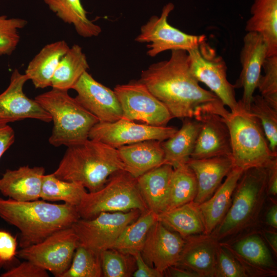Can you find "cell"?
I'll list each match as a JSON object with an SVG mask.
<instances>
[{"mask_svg": "<svg viewBox=\"0 0 277 277\" xmlns=\"http://www.w3.org/2000/svg\"><path fill=\"white\" fill-rule=\"evenodd\" d=\"M123 112L122 118L165 126L173 118L166 107L141 82L117 85L113 90Z\"/></svg>", "mask_w": 277, "mask_h": 277, "instance_id": "cell-12", "label": "cell"}, {"mask_svg": "<svg viewBox=\"0 0 277 277\" xmlns=\"http://www.w3.org/2000/svg\"><path fill=\"white\" fill-rule=\"evenodd\" d=\"M173 167L164 164L136 178L140 192L149 210L160 214L167 210Z\"/></svg>", "mask_w": 277, "mask_h": 277, "instance_id": "cell-24", "label": "cell"}, {"mask_svg": "<svg viewBox=\"0 0 277 277\" xmlns=\"http://www.w3.org/2000/svg\"><path fill=\"white\" fill-rule=\"evenodd\" d=\"M249 111L260 121L271 151L277 154V109L261 95L253 96Z\"/></svg>", "mask_w": 277, "mask_h": 277, "instance_id": "cell-36", "label": "cell"}, {"mask_svg": "<svg viewBox=\"0 0 277 277\" xmlns=\"http://www.w3.org/2000/svg\"><path fill=\"white\" fill-rule=\"evenodd\" d=\"M224 118L230 133L233 167L243 171L267 167L277 157L270 149L259 120L239 101Z\"/></svg>", "mask_w": 277, "mask_h": 277, "instance_id": "cell-6", "label": "cell"}, {"mask_svg": "<svg viewBox=\"0 0 277 277\" xmlns=\"http://www.w3.org/2000/svg\"><path fill=\"white\" fill-rule=\"evenodd\" d=\"M75 98L102 123H111L122 118L121 104L114 90L96 81L85 72L72 88Z\"/></svg>", "mask_w": 277, "mask_h": 277, "instance_id": "cell-18", "label": "cell"}, {"mask_svg": "<svg viewBox=\"0 0 277 277\" xmlns=\"http://www.w3.org/2000/svg\"><path fill=\"white\" fill-rule=\"evenodd\" d=\"M89 66L86 56L78 45L70 47L62 57L51 80V87L61 90L72 89Z\"/></svg>", "mask_w": 277, "mask_h": 277, "instance_id": "cell-31", "label": "cell"}, {"mask_svg": "<svg viewBox=\"0 0 277 277\" xmlns=\"http://www.w3.org/2000/svg\"><path fill=\"white\" fill-rule=\"evenodd\" d=\"M0 217L19 230L21 248L41 242L80 219L76 207L69 204L39 199L19 202L10 198H0Z\"/></svg>", "mask_w": 277, "mask_h": 277, "instance_id": "cell-2", "label": "cell"}, {"mask_svg": "<svg viewBox=\"0 0 277 277\" xmlns=\"http://www.w3.org/2000/svg\"><path fill=\"white\" fill-rule=\"evenodd\" d=\"M186 164L195 174L197 191L193 202L199 205L208 200L233 167L231 156L190 159Z\"/></svg>", "mask_w": 277, "mask_h": 277, "instance_id": "cell-21", "label": "cell"}, {"mask_svg": "<svg viewBox=\"0 0 277 277\" xmlns=\"http://www.w3.org/2000/svg\"><path fill=\"white\" fill-rule=\"evenodd\" d=\"M267 168L268 197L270 200H275L277 196V157L272 160Z\"/></svg>", "mask_w": 277, "mask_h": 277, "instance_id": "cell-44", "label": "cell"}, {"mask_svg": "<svg viewBox=\"0 0 277 277\" xmlns=\"http://www.w3.org/2000/svg\"><path fill=\"white\" fill-rule=\"evenodd\" d=\"M265 222L267 226L273 229H277V204L275 200L267 210L265 218Z\"/></svg>", "mask_w": 277, "mask_h": 277, "instance_id": "cell-47", "label": "cell"}, {"mask_svg": "<svg viewBox=\"0 0 277 277\" xmlns=\"http://www.w3.org/2000/svg\"><path fill=\"white\" fill-rule=\"evenodd\" d=\"M45 169L43 167H20L7 169L0 179V192L19 202L32 201L41 198Z\"/></svg>", "mask_w": 277, "mask_h": 277, "instance_id": "cell-22", "label": "cell"}, {"mask_svg": "<svg viewBox=\"0 0 277 277\" xmlns=\"http://www.w3.org/2000/svg\"><path fill=\"white\" fill-rule=\"evenodd\" d=\"M16 248V239L9 232L0 230V266L14 259Z\"/></svg>", "mask_w": 277, "mask_h": 277, "instance_id": "cell-42", "label": "cell"}, {"mask_svg": "<svg viewBox=\"0 0 277 277\" xmlns=\"http://www.w3.org/2000/svg\"><path fill=\"white\" fill-rule=\"evenodd\" d=\"M267 56V48L262 36L255 32H247L240 53L242 70L233 86L235 89L243 88V96L239 101L247 110L250 109L262 66Z\"/></svg>", "mask_w": 277, "mask_h": 277, "instance_id": "cell-19", "label": "cell"}, {"mask_svg": "<svg viewBox=\"0 0 277 277\" xmlns=\"http://www.w3.org/2000/svg\"><path fill=\"white\" fill-rule=\"evenodd\" d=\"M243 171L233 167L213 195L199 205L205 234H211L225 217L230 206L235 188Z\"/></svg>", "mask_w": 277, "mask_h": 277, "instance_id": "cell-25", "label": "cell"}, {"mask_svg": "<svg viewBox=\"0 0 277 277\" xmlns=\"http://www.w3.org/2000/svg\"><path fill=\"white\" fill-rule=\"evenodd\" d=\"M257 88L261 95L274 109H277V55L266 57Z\"/></svg>", "mask_w": 277, "mask_h": 277, "instance_id": "cell-39", "label": "cell"}, {"mask_svg": "<svg viewBox=\"0 0 277 277\" xmlns=\"http://www.w3.org/2000/svg\"><path fill=\"white\" fill-rule=\"evenodd\" d=\"M138 81L166 107L173 118H193L199 108L220 100L200 86L190 72L185 50H172L169 60L143 70Z\"/></svg>", "mask_w": 277, "mask_h": 277, "instance_id": "cell-1", "label": "cell"}, {"mask_svg": "<svg viewBox=\"0 0 277 277\" xmlns=\"http://www.w3.org/2000/svg\"><path fill=\"white\" fill-rule=\"evenodd\" d=\"M125 170L117 150L88 138L67 147L53 174L57 178L82 185L89 192L102 188L115 172Z\"/></svg>", "mask_w": 277, "mask_h": 277, "instance_id": "cell-4", "label": "cell"}, {"mask_svg": "<svg viewBox=\"0 0 277 277\" xmlns=\"http://www.w3.org/2000/svg\"><path fill=\"white\" fill-rule=\"evenodd\" d=\"M103 276L100 254L79 245L70 267L60 277Z\"/></svg>", "mask_w": 277, "mask_h": 277, "instance_id": "cell-35", "label": "cell"}, {"mask_svg": "<svg viewBox=\"0 0 277 277\" xmlns=\"http://www.w3.org/2000/svg\"><path fill=\"white\" fill-rule=\"evenodd\" d=\"M200 129V123L192 118H184L182 126L170 137L161 142L164 164L173 168L186 163L191 158Z\"/></svg>", "mask_w": 277, "mask_h": 277, "instance_id": "cell-28", "label": "cell"}, {"mask_svg": "<svg viewBox=\"0 0 277 277\" xmlns=\"http://www.w3.org/2000/svg\"><path fill=\"white\" fill-rule=\"evenodd\" d=\"M136 263V269L133 272V277H163L164 275L155 268L148 265L143 259L141 252L133 255Z\"/></svg>", "mask_w": 277, "mask_h": 277, "instance_id": "cell-43", "label": "cell"}, {"mask_svg": "<svg viewBox=\"0 0 277 277\" xmlns=\"http://www.w3.org/2000/svg\"><path fill=\"white\" fill-rule=\"evenodd\" d=\"M267 167L244 170L232 195L225 217L211 233L218 243L230 242L258 230L268 197Z\"/></svg>", "mask_w": 277, "mask_h": 277, "instance_id": "cell-3", "label": "cell"}, {"mask_svg": "<svg viewBox=\"0 0 277 277\" xmlns=\"http://www.w3.org/2000/svg\"><path fill=\"white\" fill-rule=\"evenodd\" d=\"M207 107L200 108L194 115L200 123V129L191 159L231 156L230 133L225 120Z\"/></svg>", "mask_w": 277, "mask_h": 277, "instance_id": "cell-14", "label": "cell"}, {"mask_svg": "<svg viewBox=\"0 0 277 277\" xmlns=\"http://www.w3.org/2000/svg\"><path fill=\"white\" fill-rule=\"evenodd\" d=\"M27 24L23 18L0 16V56L10 55L15 50L20 41L19 31Z\"/></svg>", "mask_w": 277, "mask_h": 277, "instance_id": "cell-38", "label": "cell"}, {"mask_svg": "<svg viewBox=\"0 0 277 277\" xmlns=\"http://www.w3.org/2000/svg\"><path fill=\"white\" fill-rule=\"evenodd\" d=\"M78 245L71 226L53 233L40 243L22 248L17 253L20 258L60 277L70 267Z\"/></svg>", "mask_w": 277, "mask_h": 277, "instance_id": "cell-10", "label": "cell"}, {"mask_svg": "<svg viewBox=\"0 0 277 277\" xmlns=\"http://www.w3.org/2000/svg\"><path fill=\"white\" fill-rule=\"evenodd\" d=\"M177 129L171 126H155L121 118L111 123L98 122L91 129L88 138L115 148L146 140L164 141Z\"/></svg>", "mask_w": 277, "mask_h": 277, "instance_id": "cell-13", "label": "cell"}, {"mask_svg": "<svg viewBox=\"0 0 277 277\" xmlns=\"http://www.w3.org/2000/svg\"><path fill=\"white\" fill-rule=\"evenodd\" d=\"M262 236L265 239L275 256L277 255V233L276 230H273L262 229L261 232Z\"/></svg>", "mask_w": 277, "mask_h": 277, "instance_id": "cell-48", "label": "cell"}, {"mask_svg": "<svg viewBox=\"0 0 277 277\" xmlns=\"http://www.w3.org/2000/svg\"><path fill=\"white\" fill-rule=\"evenodd\" d=\"M28 78L17 69L13 71L10 83L0 94V128L26 118H33L46 123L52 121L49 113L35 100L27 97L23 87Z\"/></svg>", "mask_w": 277, "mask_h": 277, "instance_id": "cell-16", "label": "cell"}, {"mask_svg": "<svg viewBox=\"0 0 277 277\" xmlns=\"http://www.w3.org/2000/svg\"><path fill=\"white\" fill-rule=\"evenodd\" d=\"M157 220L184 239L205 234L199 205L193 201L157 214Z\"/></svg>", "mask_w": 277, "mask_h": 277, "instance_id": "cell-29", "label": "cell"}, {"mask_svg": "<svg viewBox=\"0 0 277 277\" xmlns=\"http://www.w3.org/2000/svg\"><path fill=\"white\" fill-rule=\"evenodd\" d=\"M125 171L137 178L164 164L161 142L150 140L121 146L117 148Z\"/></svg>", "mask_w": 277, "mask_h": 277, "instance_id": "cell-23", "label": "cell"}, {"mask_svg": "<svg viewBox=\"0 0 277 277\" xmlns=\"http://www.w3.org/2000/svg\"><path fill=\"white\" fill-rule=\"evenodd\" d=\"M69 48L64 40L48 44L29 63L25 74L35 88L51 86L57 66Z\"/></svg>", "mask_w": 277, "mask_h": 277, "instance_id": "cell-26", "label": "cell"}, {"mask_svg": "<svg viewBox=\"0 0 277 277\" xmlns=\"http://www.w3.org/2000/svg\"><path fill=\"white\" fill-rule=\"evenodd\" d=\"M191 73L199 82L206 85L230 111L236 109L238 101L235 88L228 80L227 67L207 40L187 52Z\"/></svg>", "mask_w": 277, "mask_h": 277, "instance_id": "cell-8", "label": "cell"}, {"mask_svg": "<svg viewBox=\"0 0 277 277\" xmlns=\"http://www.w3.org/2000/svg\"><path fill=\"white\" fill-rule=\"evenodd\" d=\"M76 209L81 219H90L102 212L149 210L138 190L136 178L125 170L113 174L95 192H86Z\"/></svg>", "mask_w": 277, "mask_h": 277, "instance_id": "cell-7", "label": "cell"}, {"mask_svg": "<svg viewBox=\"0 0 277 277\" xmlns=\"http://www.w3.org/2000/svg\"><path fill=\"white\" fill-rule=\"evenodd\" d=\"M185 240L176 265L195 272L199 277H214L219 243L210 234L193 235Z\"/></svg>", "mask_w": 277, "mask_h": 277, "instance_id": "cell-20", "label": "cell"}, {"mask_svg": "<svg viewBox=\"0 0 277 277\" xmlns=\"http://www.w3.org/2000/svg\"><path fill=\"white\" fill-rule=\"evenodd\" d=\"M48 271L33 262L25 260L1 274V277H48Z\"/></svg>", "mask_w": 277, "mask_h": 277, "instance_id": "cell-41", "label": "cell"}, {"mask_svg": "<svg viewBox=\"0 0 277 277\" xmlns=\"http://www.w3.org/2000/svg\"><path fill=\"white\" fill-rule=\"evenodd\" d=\"M197 191L196 179L188 165L185 163L174 167L170 180L166 210L193 201Z\"/></svg>", "mask_w": 277, "mask_h": 277, "instance_id": "cell-33", "label": "cell"}, {"mask_svg": "<svg viewBox=\"0 0 277 277\" xmlns=\"http://www.w3.org/2000/svg\"><path fill=\"white\" fill-rule=\"evenodd\" d=\"M221 244L231 252L248 276L276 275V264L259 230L249 232L230 242Z\"/></svg>", "mask_w": 277, "mask_h": 277, "instance_id": "cell-15", "label": "cell"}, {"mask_svg": "<svg viewBox=\"0 0 277 277\" xmlns=\"http://www.w3.org/2000/svg\"><path fill=\"white\" fill-rule=\"evenodd\" d=\"M250 12L246 31L262 36L267 46V56L277 55V0H254Z\"/></svg>", "mask_w": 277, "mask_h": 277, "instance_id": "cell-27", "label": "cell"}, {"mask_svg": "<svg viewBox=\"0 0 277 277\" xmlns=\"http://www.w3.org/2000/svg\"><path fill=\"white\" fill-rule=\"evenodd\" d=\"M34 100L51 116L53 128L49 142L55 147H68L86 140L98 122L68 91L52 88Z\"/></svg>", "mask_w": 277, "mask_h": 277, "instance_id": "cell-5", "label": "cell"}, {"mask_svg": "<svg viewBox=\"0 0 277 277\" xmlns=\"http://www.w3.org/2000/svg\"><path fill=\"white\" fill-rule=\"evenodd\" d=\"M214 277H248L240 263L223 245L219 243Z\"/></svg>", "mask_w": 277, "mask_h": 277, "instance_id": "cell-40", "label": "cell"}, {"mask_svg": "<svg viewBox=\"0 0 277 277\" xmlns=\"http://www.w3.org/2000/svg\"><path fill=\"white\" fill-rule=\"evenodd\" d=\"M141 213L137 209L127 212H102L92 219L80 218L71 227L79 245L100 254L110 249L125 228Z\"/></svg>", "mask_w": 277, "mask_h": 277, "instance_id": "cell-9", "label": "cell"}, {"mask_svg": "<svg viewBox=\"0 0 277 277\" xmlns=\"http://www.w3.org/2000/svg\"><path fill=\"white\" fill-rule=\"evenodd\" d=\"M103 276L130 277L136 269L134 256L113 249L100 254Z\"/></svg>", "mask_w": 277, "mask_h": 277, "instance_id": "cell-37", "label": "cell"}, {"mask_svg": "<svg viewBox=\"0 0 277 277\" xmlns=\"http://www.w3.org/2000/svg\"><path fill=\"white\" fill-rule=\"evenodd\" d=\"M15 133L8 125L0 128V159L3 154L13 144Z\"/></svg>", "mask_w": 277, "mask_h": 277, "instance_id": "cell-45", "label": "cell"}, {"mask_svg": "<svg viewBox=\"0 0 277 277\" xmlns=\"http://www.w3.org/2000/svg\"><path fill=\"white\" fill-rule=\"evenodd\" d=\"M185 243V239L157 220L148 231L141 253L148 265L164 275L168 268L177 264Z\"/></svg>", "mask_w": 277, "mask_h": 277, "instance_id": "cell-17", "label": "cell"}, {"mask_svg": "<svg viewBox=\"0 0 277 277\" xmlns=\"http://www.w3.org/2000/svg\"><path fill=\"white\" fill-rule=\"evenodd\" d=\"M55 15L65 23L72 25L78 34L84 37L98 36L100 26L89 20L81 0H44Z\"/></svg>", "mask_w": 277, "mask_h": 277, "instance_id": "cell-30", "label": "cell"}, {"mask_svg": "<svg viewBox=\"0 0 277 277\" xmlns=\"http://www.w3.org/2000/svg\"><path fill=\"white\" fill-rule=\"evenodd\" d=\"M157 221V214L148 210L127 226L110 249L133 255L141 252L147 233Z\"/></svg>", "mask_w": 277, "mask_h": 277, "instance_id": "cell-32", "label": "cell"}, {"mask_svg": "<svg viewBox=\"0 0 277 277\" xmlns=\"http://www.w3.org/2000/svg\"><path fill=\"white\" fill-rule=\"evenodd\" d=\"M86 192L82 185L61 180L52 173L44 176L41 198L46 201H63L76 207Z\"/></svg>", "mask_w": 277, "mask_h": 277, "instance_id": "cell-34", "label": "cell"}, {"mask_svg": "<svg viewBox=\"0 0 277 277\" xmlns=\"http://www.w3.org/2000/svg\"><path fill=\"white\" fill-rule=\"evenodd\" d=\"M168 276L171 277H199L195 272L177 266H172L168 268L164 272Z\"/></svg>", "mask_w": 277, "mask_h": 277, "instance_id": "cell-46", "label": "cell"}, {"mask_svg": "<svg viewBox=\"0 0 277 277\" xmlns=\"http://www.w3.org/2000/svg\"><path fill=\"white\" fill-rule=\"evenodd\" d=\"M174 8L172 3H168L164 6L160 17L152 16L141 27V32L135 41L141 43H149L147 46L148 56L154 57L169 50L188 52L207 40L204 34H187L170 25L168 17Z\"/></svg>", "mask_w": 277, "mask_h": 277, "instance_id": "cell-11", "label": "cell"}]
</instances>
